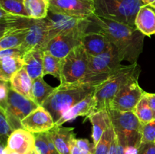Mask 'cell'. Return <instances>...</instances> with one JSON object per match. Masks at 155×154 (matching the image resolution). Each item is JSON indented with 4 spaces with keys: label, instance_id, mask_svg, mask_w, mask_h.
I'll return each mask as SVG.
<instances>
[{
    "label": "cell",
    "instance_id": "21",
    "mask_svg": "<svg viewBox=\"0 0 155 154\" xmlns=\"http://www.w3.org/2000/svg\"><path fill=\"white\" fill-rule=\"evenodd\" d=\"M87 119H89L92 125V137L93 143L95 146L98 143L104 131L112 125L108 110L94 111L86 117V120Z\"/></svg>",
    "mask_w": 155,
    "mask_h": 154
},
{
    "label": "cell",
    "instance_id": "23",
    "mask_svg": "<svg viewBox=\"0 0 155 154\" xmlns=\"http://www.w3.org/2000/svg\"><path fill=\"white\" fill-rule=\"evenodd\" d=\"M10 84L14 91L34 101L33 95V79L27 73L25 68L23 67L12 76Z\"/></svg>",
    "mask_w": 155,
    "mask_h": 154
},
{
    "label": "cell",
    "instance_id": "1",
    "mask_svg": "<svg viewBox=\"0 0 155 154\" xmlns=\"http://www.w3.org/2000/svg\"><path fill=\"white\" fill-rule=\"evenodd\" d=\"M98 31L104 33L117 51L121 61L132 63L137 60L143 50L145 36L136 27L107 19L94 14L90 17Z\"/></svg>",
    "mask_w": 155,
    "mask_h": 154
},
{
    "label": "cell",
    "instance_id": "42",
    "mask_svg": "<svg viewBox=\"0 0 155 154\" xmlns=\"http://www.w3.org/2000/svg\"><path fill=\"white\" fill-rule=\"evenodd\" d=\"M144 5H149L155 7V0H142Z\"/></svg>",
    "mask_w": 155,
    "mask_h": 154
},
{
    "label": "cell",
    "instance_id": "6",
    "mask_svg": "<svg viewBox=\"0 0 155 154\" xmlns=\"http://www.w3.org/2000/svg\"><path fill=\"white\" fill-rule=\"evenodd\" d=\"M121 62L117 51L113 45L99 55H89V68L82 82L101 84L122 67Z\"/></svg>",
    "mask_w": 155,
    "mask_h": 154
},
{
    "label": "cell",
    "instance_id": "28",
    "mask_svg": "<svg viewBox=\"0 0 155 154\" xmlns=\"http://www.w3.org/2000/svg\"><path fill=\"white\" fill-rule=\"evenodd\" d=\"M146 93L133 110V113L142 124H146L155 120V111L150 106Z\"/></svg>",
    "mask_w": 155,
    "mask_h": 154
},
{
    "label": "cell",
    "instance_id": "29",
    "mask_svg": "<svg viewBox=\"0 0 155 154\" xmlns=\"http://www.w3.org/2000/svg\"><path fill=\"white\" fill-rule=\"evenodd\" d=\"M0 8L12 14L29 18L24 7V0H0Z\"/></svg>",
    "mask_w": 155,
    "mask_h": 154
},
{
    "label": "cell",
    "instance_id": "35",
    "mask_svg": "<svg viewBox=\"0 0 155 154\" xmlns=\"http://www.w3.org/2000/svg\"><path fill=\"white\" fill-rule=\"evenodd\" d=\"M75 140L83 154H94L95 147L94 143H91L89 140L84 138H76Z\"/></svg>",
    "mask_w": 155,
    "mask_h": 154
},
{
    "label": "cell",
    "instance_id": "39",
    "mask_svg": "<svg viewBox=\"0 0 155 154\" xmlns=\"http://www.w3.org/2000/svg\"><path fill=\"white\" fill-rule=\"evenodd\" d=\"M76 136L72 139L71 143V154H83V152H81V150L80 149V148L78 147V146L76 143Z\"/></svg>",
    "mask_w": 155,
    "mask_h": 154
},
{
    "label": "cell",
    "instance_id": "32",
    "mask_svg": "<svg viewBox=\"0 0 155 154\" xmlns=\"http://www.w3.org/2000/svg\"><path fill=\"white\" fill-rule=\"evenodd\" d=\"M35 150L37 154H54L48 145V133L34 134Z\"/></svg>",
    "mask_w": 155,
    "mask_h": 154
},
{
    "label": "cell",
    "instance_id": "14",
    "mask_svg": "<svg viewBox=\"0 0 155 154\" xmlns=\"http://www.w3.org/2000/svg\"><path fill=\"white\" fill-rule=\"evenodd\" d=\"M23 128L33 134L50 131L55 125L54 119L43 107L39 106L21 121Z\"/></svg>",
    "mask_w": 155,
    "mask_h": 154
},
{
    "label": "cell",
    "instance_id": "5",
    "mask_svg": "<svg viewBox=\"0 0 155 154\" xmlns=\"http://www.w3.org/2000/svg\"><path fill=\"white\" fill-rule=\"evenodd\" d=\"M95 14L98 16L136 27L135 21L142 0H94Z\"/></svg>",
    "mask_w": 155,
    "mask_h": 154
},
{
    "label": "cell",
    "instance_id": "18",
    "mask_svg": "<svg viewBox=\"0 0 155 154\" xmlns=\"http://www.w3.org/2000/svg\"><path fill=\"white\" fill-rule=\"evenodd\" d=\"M94 111H95V99L93 92L65 112L64 114L55 122V125H62L65 122L73 120L78 116L87 117Z\"/></svg>",
    "mask_w": 155,
    "mask_h": 154
},
{
    "label": "cell",
    "instance_id": "34",
    "mask_svg": "<svg viewBox=\"0 0 155 154\" xmlns=\"http://www.w3.org/2000/svg\"><path fill=\"white\" fill-rule=\"evenodd\" d=\"M10 89V82H5L0 80V107H2L3 109H5L6 107Z\"/></svg>",
    "mask_w": 155,
    "mask_h": 154
},
{
    "label": "cell",
    "instance_id": "33",
    "mask_svg": "<svg viewBox=\"0 0 155 154\" xmlns=\"http://www.w3.org/2000/svg\"><path fill=\"white\" fill-rule=\"evenodd\" d=\"M155 142V120L143 124L142 127V143Z\"/></svg>",
    "mask_w": 155,
    "mask_h": 154
},
{
    "label": "cell",
    "instance_id": "30",
    "mask_svg": "<svg viewBox=\"0 0 155 154\" xmlns=\"http://www.w3.org/2000/svg\"><path fill=\"white\" fill-rule=\"evenodd\" d=\"M114 136L113 126H110L104 131L98 143L95 145L94 154H108Z\"/></svg>",
    "mask_w": 155,
    "mask_h": 154
},
{
    "label": "cell",
    "instance_id": "3",
    "mask_svg": "<svg viewBox=\"0 0 155 154\" xmlns=\"http://www.w3.org/2000/svg\"><path fill=\"white\" fill-rule=\"evenodd\" d=\"M137 63L124 66L110 75L107 80L98 85L94 91L95 111L109 110L111 101L125 83L135 77H139L141 72Z\"/></svg>",
    "mask_w": 155,
    "mask_h": 154
},
{
    "label": "cell",
    "instance_id": "12",
    "mask_svg": "<svg viewBox=\"0 0 155 154\" xmlns=\"http://www.w3.org/2000/svg\"><path fill=\"white\" fill-rule=\"evenodd\" d=\"M49 11L80 18H89L95 14L94 0H49Z\"/></svg>",
    "mask_w": 155,
    "mask_h": 154
},
{
    "label": "cell",
    "instance_id": "17",
    "mask_svg": "<svg viewBox=\"0 0 155 154\" xmlns=\"http://www.w3.org/2000/svg\"><path fill=\"white\" fill-rule=\"evenodd\" d=\"M30 24L26 27H11L1 30L0 50L21 46L30 31Z\"/></svg>",
    "mask_w": 155,
    "mask_h": 154
},
{
    "label": "cell",
    "instance_id": "2",
    "mask_svg": "<svg viewBox=\"0 0 155 154\" xmlns=\"http://www.w3.org/2000/svg\"><path fill=\"white\" fill-rule=\"evenodd\" d=\"M98 85L80 82L72 84H60L45 101L43 107L49 112L54 122L71 107L93 93Z\"/></svg>",
    "mask_w": 155,
    "mask_h": 154
},
{
    "label": "cell",
    "instance_id": "15",
    "mask_svg": "<svg viewBox=\"0 0 155 154\" xmlns=\"http://www.w3.org/2000/svg\"><path fill=\"white\" fill-rule=\"evenodd\" d=\"M7 146L19 154H30L35 149L34 134L23 128L16 129L9 137Z\"/></svg>",
    "mask_w": 155,
    "mask_h": 154
},
{
    "label": "cell",
    "instance_id": "7",
    "mask_svg": "<svg viewBox=\"0 0 155 154\" xmlns=\"http://www.w3.org/2000/svg\"><path fill=\"white\" fill-rule=\"evenodd\" d=\"M89 68V54L82 45L74 48L62 61L60 84L82 82Z\"/></svg>",
    "mask_w": 155,
    "mask_h": 154
},
{
    "label": "cell",
    "instance_id": "37",
    "mask_svg": "<svg viewBox=\"0 0 155 154\" xmlns=\"http://www.w3.org/2000/svg\"><path fill=\"white\" fill-rule=\"evenodd\" d=\"M108 154H124V147L120 143L115 132Z\"/></svg>",
    "mask_w": 155,
    "mask_h": 154
},
{
    "label": "cell",
    "instance_id": "20",
    "mask_svg": "<svg viewBox=\"0 0 155 154\" xmlns=\"http://www.w3.org/2000/svg\"><path fill=\"white\" fill-rule=\"evenodd\" d=\"M135 25L145 36L155 35V7L143 5L136 15Z\"/></svg>",
    "mask_w": 155,
    "mask_h": 154
},
{
    "label": "cell",
    "instance_id": "11",
    "mask_svg": "<svg viewBox=\"0 0 155 154\" xmlns=\"http://www.w3.org/2000/svg\"><path fill=\"white\" fill-rule=\"evenodd\" d=\"M88 31L82 30L62 33L50 39L43 48L44 51L64 59L74 48L81 45L82 38Z\"/></svg>",
    "mask_w": 155,
    "mask_h": 154
},
{
    "label": "cell",
    "instance_id": "40",
    "mask_svg": "<svg viewBox=\"0 0 155 154\" xmlns=\"http://www.w3.org/2000/svg\"><path fill=\"white\" fill-rule=\"evenodd\" d=\"M147 98H148V102L151 108L155 111V94L146 93Z\"/></svg>",
    "mask_w": 155,
    "mask_h": 154
},
{
    "label": "cell",
    "instance_id": "24",
    "mask_svg": "<svg viewBox=\"0 0 155 154\" xmlns=\"http://www.w3.org/2000/svg\"><path fill=\"white\" fill-rule=\"evenodd\" d=\"M24 66V57H6L0 58V80L10 82L12 76Z\"/></svg>",
    "mask_w": 155,
    "mask_h": 154
},
{
    "label": "cell",
    "instance_id": "38",
    "mask_svg": "<svg viewBox=\"0 0 155 154\" xmlns=\"http://www.w3.org/2000/svg\"><path fill=\"white\" fill-rule=\"evenodd\" d=\"M138 154H155V142L142 143L139 147Z\"/></svg>",
    "mask_w": 155,
    "mask_h": 154
},
{
    "label": "cell",
    "instance_id": "22",
    "mask_svg": "<svg viewBox=\"0 0 155 154\" xmlns=\"http://www.w3.org/2000/svg\"><path fill=\"white\" fill-rule=\"evenodd\" d=\"M43 52L41 48H33L24 56V67L33 79L44 77Z\"/></svg>",
    "mask_w": 155,
    "mask_h": 154
},
{
    "label": "cell",
    "instance_id": "26",
    "mask_svg": "<svg viewBox=\"0 0 155 154\" xmlns=\"http://www.w3.org/2000/svg\"><path fill=\"white\" fill-rule=\"evenodd\" d=\"M54 89L55 88L51 87L44 81L43 77L35 79L33 85V100L38 105L42 106Z\"/></svg>",
    "mask_w": 155,
    "mask_h": 154
},
{
    "label": "cell",
    "instance_id": "4",
    "mask_svg": "<svg viewBox=\"0 0 155 154\" xmlns=\"http://www.w3.org/2000/svg\"><path fill=\"white\" fill-rule=\"evenodd\" d=\"M114 131L120 143L124 148L133 146L139 148L142 144L143 124L133 111L121 112L108 110Z\"/></svg>",
    "mask_w": 155,
    "mask_h": 154
},
{
    "label": "cell",
    "instance_id": "9",
    "mask_svg": "<svg viewBox=\"0 0 155 154\" xmlns=\"http://www.w3.org/2000/svg\"><path fill=\"white\" fill-rule=\"evenodd\" d=\"M45 19L48 24V42L60 33L77 30L88 31V29L92 26V21L90 18H76L55 13L51 11H48Z\"/></svg>",
    "mask_w": 155,
    "mask_h": 154
},
{
    "label": "cell",
    "instance_id": "16",
    "mask_svg": "<svg viewBox=\"0 0 155 154\" xmlns=\"http://www.w3.org/2000/svg\"><path fill=\"white\" fill-rule=\"evenodd\" d=\"M81 45L90 56L99 55L112 46L108 38L98 30L86 32L82 38Z\"/></svg>",
    "mask_w": 155,
    "mask_h": 154
},
{
    "label": "cell",
    "instance_id": "10",
    "mask_svg": "<svg viewBox=\"0 0 155 154\" xmlns=\"http://www.w3.org/2000/svg\"><path fill=\"white\" fill-rule=\"evenodd\" d=\"M138 79L139 77H135L122 86L110 103L109 110L121 112L133 111L146 93L139 85Z\"/></svg>",
    "mask_w": 155,
    "mask_h": 154
},
{
    "label": "cell",
    "instance_id": "13",
    "mask_svg": "<svg viewBox=\"0 0 155 154\" xmlns=\"http://www.w3.org/2000/svg\"><path fill=\"white\" fill-rule=\"evenodd\" d=\"M48 24L46 19H33L30 26V31L26 37L25 41L20 48L24 54L33 48H43L48 42Z\"/></svg>",
    "mask_w": 155,
    "mask_h": 154
},
{
    "label": "cell",
    "instance_id": "25",
    "mask_svg": "<svg viewBox=\"0 0 155 154\" xmlns=\"http://www.w3.org/2000/svg\"><path fill=\"white\" fill-rule=\"evenodd\" d=\"M24 7L29 18L44 19L49 11V0H24Z\"/></svg>",
    "mask_w": 155,
    "mask_h": 154
},
{
    "label": "cell",
    "instance_id": "31",
    "mask_svg": "<svg viewBox=\"0 0 155 154\" xmlns=\"http://www.w3.org/2000/svg\"><path fill=\"white\" fill-rule=\"evenodd\" d=\"M15 128L11 124L5 110L0 107V139L2 143L7 144L11 134L15 131Z\"/></svg>",
    "mask_w": 155,
    "mask_h": 154
},
{
    "label": "cell",
    "instance_id": "41",
    "mask_svg": "<svg viewBox=\"0 0 155 154\" xmlns=\"http://www.w3.org/2000/svg\"><path fill=\"white\" fill-rule=\"evenodd\" d=\"M9 149L5 143H2L0 146V154H8Z\"/></svg>",
    "mask_w": 155,
    "mask_h": 154
},
{
    "label": "cell",
    "instance_id": "27",
    "mask_svg": "<svg viewBox=\"0 0 155 154\" xmlns=\"http://www.w3.org/2000/svg\"><path fill=\"white\" fill-rule=\"evenodd\" d=\"M63 59H60L50 54L48 51L43 52V75H51L61 79Z\"/></svg>",
    "mask_w": 155,
    "mask_h": 154
},
{
    "label": "cell",
    "instance_id": "19",
    "mask_svg": "<svg viewBox=\"0 0 155 154\" xmlns=\"http://www.w3.org/2000/svg\"><path fill=\"white\" fill-rule=\"evenodd\" d=\"M74 128L54 125L48 131L54 146L60 154H71V143L75 137Z\"/></svg>",
    "mask_w": 155,
    "mask_h": 154
},
{
    "label": "cell",
    "instance_id": "43",
    "mask_svg": "<svg viewBox=\"0 0 155 154\" xmlns=\"http://www.w3.org/2000/svg\"><path fill=\"white\" fill-rule=\"evenodd\" d=\"M9 149V148H8ZM8 154H19L18 152H15V151H12L11 150V149H9V152H8Z\"/></svg>",
    "mask_w": 155,
    "mask_h": 154
},
{
    "label": "cell",
    "instance_id": "36",
    "mask_svg": "<svg viewBox=\"0 0 155 154\" xmlns=\"http://www.w3.org/2000/svg\"><path fill=\"white\" fill-rule=\"evenodd\" d=\"M25 55L24 51L20 47L15 48H8V49L0 50V58L6 57H24Z\"/></svg>",
    "mask_w": 155,
    "mask_h": 154
},
{
    "label": "cell",
    "instance_id": "8",
    "mask_svg": "<svg viewBox=\"0 0 155 154\" xmlns=\"http://www.w3.org/2000/svg\"><path fill=\"white\" fill-rule=\"evenodd\" d=\"M39 106L33 100L18 93L11 88L6 107L4 109L11 124L15 128H22L21 121Z\"/></svg>",
    "mask_w": 155,
    "mask_h": 154
}]
</instances>
